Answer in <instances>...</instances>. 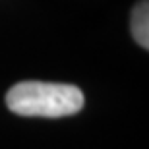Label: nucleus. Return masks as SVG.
<instances>
[{
	"label": "nucleus",
	"instance_id": "1",
	"mask_svg": "<svg viewBox=\"0 0 149 149\" xmlns=\"http://www.w3.org/2000/svg\"><path fill=\"white\" fill-rule=\"evenodd\" d=\"M6 105L19 116L62 118L83 109V93L70 83L19 81L6 93Z\"/></svg>",
	"mask_w": 149,
	"mask_h": 149
},
{
	"label": "nucleus",
	"instance_id": "2",
	"mask_svg": "<svg viewBox=\"0 0 149 149\" xmlns=\"http://www.w3.org/2000/svg\"><path fill=\"white\" fill-rule=\"evenodd\" d=\"M130 27L136 43L141 49H149V4L147 0H139L134 6L132 17H130Z\"/></svg>",
	"mask_w": 149,
	"mask_h": 149
}]
</instances>
